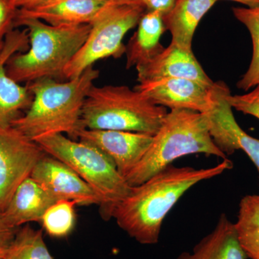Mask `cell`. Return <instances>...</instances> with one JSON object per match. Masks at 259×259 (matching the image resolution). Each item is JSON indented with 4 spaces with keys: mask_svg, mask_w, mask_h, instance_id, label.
<instances>
[{
    "mask_svg": "<svg viewBox=\"0 0 259 259\" xmlns=\"http://www.w3.org/2000/svg\"><path fill=\"white\" fill-rule=\"evenodd\" d=\"M226 158L205 168L169 166L133 187L112 213L117 226L141 244H156L163 221L181 197L194 186L233 168Z\"/></svg>",
    "mask_w": 259,
    "mask_h": 259,
    "instance_id": "6da1fadb",
    "label": "cell"
},
{
    "mask_svg": "<svg viewBox=\"0 0 259 259\" xmlns=\"http://www.w3.org/2000/svg\"><path fill=\"white\" fill-rule=\"evenodd\" d=\"M99 74L98 70L91 66L77 77L64 82L46 78L28 83L31 104L11 125L33 141L55 134L77 139L78 133L83 129V102Z\"/></svg>",
    "mask_w": 259,
    "mask_h": 259,
    "instance_id": "7a4b0ae2",
    "label": "cell"
},
{
    "mask_svg": "<svg viewBox=\"0 0 259 259\" xmlns=\"http://www.w3.org/2000/svg\"><path fill=\"white\" fill-rule=\"evenodd\" d=\"M28 31V50L10 58L7 72L17 82L64 78L65 68L77 54L90 33L91 25H55L34 18L15 20V29Z\"/></svg>",
    "mask_w": 259,
    "mask_h": 259,
    "instance_id": "3957f363",
    "label": "cell"
},
{
    "mask_svg": "<svg viewBox=\"0 0 259 259\" xmlns=\"http://www.w3.org/2000/svg\"><path fill=\"white\" fill-rule=\"evenodd\" d=\"M195 153L228 158L213 141L205 114L189 110H171L153 136L147 152L125 180L132 187L141 185L171 166L175 160Z\"/></svg>",
    "mask_w": 259,
    "mask_h": 259,
    "instance_id": "277c9868",
    "label": "cell"
},
{
    "mask_svg": "<svg viewBox=\"0 0 259 259\" xmlns=\"http://www.w3.org/2000/svg\"><path fill=\"white\" fill-rule=\"evenodd\" d=\"M168 113L127 86L94 85L81 111L83 128L113 130L154 136Z\"/></svg>",
    "mask_w": 259,
    "mask_h": 259,
    "instance_id": "5b68a950",
    "label": "cell"
},
{
    "mask_svg": "<svg viewBox=\"0 0 259 259\" xmlns=\"http://www.w3.org/2000/svg\"><path fill=\"white\" fill-rule=\"evenodd\" d=\"M47 154L64 162L100 196V212L110 220L117 205L133 187L106 155L93 145L75 141L64 134L47 135L34 140Z\"/></svg>",
    "mask_w": 259,
    "mask_h": 259,
    "instance_id": "8992f818",
    "label": "cell"
},
{
    "mask_svg": "<svg viewBox=\"0 0 259 259\" xmlns=\"http://www.w3.org/2000/svg\"><path fill=\"white\" fill-rule=\"evenodd\" d=\"M146 11L136 0H117L109 5L90 25L88 38L65 68L64 79L77 77L97 61L123 55L124 37L137 26Z\"/></svg>",
    "mask_w": 259,
    "mask_h": 259,
    "instance_id": "52a82bcc",
    "label": "cell"
},
{
    "mask_svg": "<svg viewBox=\"0 0 259 259\" xmlns=\"http://www.w3.org/2000/svg\"><path fill=\"white\" fill-rule=\"evenodd\" d=\"M46 153L13 126H0V213Z\"/></svg>",
    "mask_w": 259,
    "mask_h": 259,
    "instance_id": "ba28073f",
    "label": "cell"
},
{
    "mask_svg": "<svg viewBox=\"0 0 259 259\" xmlns=\"http://www.w3.org/2000/svg\"><path fill=\"white\" fill-rule=\"evenodd\" d=\"M230 93L223 81L215 82L212 110L204 113L208 118L209 133L214 144L226 156L237 150L244 151L259 173V139L247 134L236 122L233 108L227 100Z\"/></svg>",
    "mask_w": 259,
    "mask_h": 259,
    "instance_id": "9c48e42d",
    "label": "cell"
},
{
    "mask_svg": "<svg viewBox=\"0 0 259 259\" xmlns=\"http://www.w3.org/2000/svg\"><path fill=\"white\" fill-rule=\"evenodd\" d=\"M214 87L207 88L190 79L161 78L141 81L134 89L155 105L168 107L170 110L207 113L214 104Z\"/></svg>",
    "mask_w": 259,
    "mask_h": 259,
    "instance_id": "30bf717a",
    "label": "cell"
},
{
    "mask_svg": "<svg viewBox=\"0 0 259 259\" xmlns=\"http://www.w3.org/2000/svg\"><path fill=\"white\" fill-rule=\"evenodd\" d=\"M77 139L105 153L125 179L147 152L153 136L129 131L83 128L78 133Z\"/></svg>",
    "mask_w": 259,
    "mask_h": 259,
    "instance_id": "8fae6325",
    "label": "cell"
},
{
    "mask_svg": "<svg viewBox=\"0 0 259 259\" xmlns=\"http://www.w3.org/2000/svg\"><path fill=\"white\" fill-rule=\"evenodd\" d=\"M30 177L57 201H74L78 205L101 204L100 196L72 168L47 153Z\"/></svg>",
    "mask_w": 259,
    "mask_h": 259,
    "instance_id": "7c38bea8",
    "label": "cell"
},
{
    "mask_svg": "<svg viewBox=\"0 0 259 259\" xmlns=\"http://www.w3.org/2000/svg\"><path fill=\"white\" fill-rule=\"evenodd\" d=\"M26 29L15 28L5 37L0 52V126L11 125L21 116L23 110H28L32 95L28 84L23 86L12 79L7 72V64L12 56L23 52L28 47Z\"/></svg>",
    "mask_w": 259,
    "mask_h": 259,
    "instance_id": "4fadbf2b",
    "label": "cell"
},
{
    "mask_svg": "<svg viewBox=\"0 0 259 259\" xmlns=\"http://www.w3.org/2000/svg\"><path fill=\"white\" fill-rule=\"evenodd\" d=\"M136 69L139 82L161 78H178L192 80L209 89L215 83L206 74L192 51L172 44Z\"/></svg>",
    "mask_w": 259,
    "mask_h": 259,
    "instance_id": "5bb4252c",
    "label": "cell"
},
{
    "mask_svg": "<svg viewBox=\"0 0 259 259\" xmlns=\"http://www.w3.org/2000/svg\"><path fill=\"white\" fill-rule=\"evenodd\" d=\"M115 1L51 0L30 9H19L16 20L37 19L55 26L91 25L105 8Z\"/></svg>",
    "mask_w": 259,
    "mask_h": 259,
    "instance_id": "9a60e30c",
    "label": "cell"
},
{
    "mask_svg": "<svg viewBox=\"0 0 259 259\" xmlns=\"http://www.w3.org/2000/svg\"><path fill=\"white\" fill-rule=\"evenodd\" d=\"M56 199L31 177L19 186L2 216L15 228L32 222H40L47 209Z\"/></svg>",
    "mask_w": 259,
    "mask_h": 259,
    "instance_id": "2e32d148",
    "label": "cell"
},
{
    "mask_svg": "<svg viewBox=\"0 0 259 259\" xmlns=\"http://www.w3.org/2000/svg\"><path fill=\"white\" fill-rule=\"evenodd\" d=\"M235 223L226 214L220 216L214 229L194 247L192 253H183L177 259H246Z\"/></svg>",
    "mask_w": 259,
    "mask_h": 259,
    "instance_id": "e0dca14e",
    "label": "cell"
},
{
    "mask_svg": "<svg viewBox=\"0 0 259 259\" xmlns=\"http://www.w3.org/2000/svg\"><path fill=\"white\" fill-rule=\"evenodd\" d=\"M217 0H177L168 14L163 17L165 27L171 32V44L192 51L194 34L206 13Z\"/></svg>",
    "mask_w": 259,
    "mask_h": 259,
    "instance_id": "ac0fdd59",
    "label": "cell"
},
{
    "mask_svg": "<svg viewBox=\"0 0 259 259\" xmlns=\"http://www.w3.org/2000/svg\"><path fill=\"white\" fill-rule=\"evenodd\" d=\"M163 17L158 11H146L138 24L137 31L126 47V68L147 62L164 49L160 39L166 31Z\"/></svg>",
    "mask_w": 259,
    "mask_h": 259,
    "instance_id": "d6986e66",
    "label": "cell"
},
{
    "mask_svg": "<svg viewBox=\"0 0 259 259\" xmlns=\"http://www.w3.org/2000/svg\"><path fill=\"white\" fill-rule=\"evenodd\" d=\"M235 226L248 258L259 259V194L242 198Z\"/></svg>",
    "mask_w": 259,
    "mask_h": 259,
    "instance_id": "ffe728a7",
    "label": "cell"
},
{
    "mask_svg": "<svg viewBox=\"0 0 259 259\" xmlns=\"http://www.w3.org/2000/svg\"><path fill=\"white\" fill-rule=\"evenodd\" d=\"M235 18L244 25L250 32L253 54L249 67L237 83V88L248 91L259 84V6L254 8H232Z\"/></svg>",
    "mask_w": 259,
    "mask_h": 259,
    "instance_id": "44dd1931",
    "label": "cell"
},
{
    "mask_svg": "<svg viewBox=\"0 0 259 259\" xmlns=\"http://www.w3.org/2000/svg\"><path fill=\"white\" fill-rule=\"evenodd\" d=\"M5 259H54L48 248L41 230L29 225L20 227Z\"/></svg>",
    "mask_w": 259,
    "mask_h": 259,
    "instance_id": "7402d4cb",
    "label": "cell"
},
{
    "mask_svg": "<svg viewBox=\"0 0 259 259\" xmlns=\"http://www.w3.org/2000/svg\"><path fill=\"white\" fill-rule=\"evenodd\" d=\"M76 205L74 201L58 200L47 209L40 223L48 235L57 238L69 236L76 222Z\"/></svg>",
    "mask_w": 259,
    "mask_h": 259,
    "instance_id": "603a6c76",
    "label": "cell"
},
{
    "mask_svg": "<svg viewBox=\"0 0 259 259\" xmlns=\"http://www.w3.org/2000/svg\"><path fill=\"white\" fill-rule=\"evenodd\" d=\"M232 108L243 112L245 115H250L259 120V84L253 88L249 93L243 95H232L231 93L227 96Z\"/></svg>",
    "mask_w": 259,
    "mask_h": 259,
    "instance_id": "cb8c5ba5",
    "label": "cell"
},
{
    "mask_svg": "<svg viewBox=\"0 0 259 259\" xmlns=\"http://www.w3.org/2000/svg\"><path fill=\"white\" fill-rule=\"evenodd\" d=\"M18 10L16 0H0V42L14 30Z\"/></svg>",
    "mask_w": 259,
    "mask_h": 259,
    "instance_id": "d4e9b609",
    "label": "cell"
},
{
    "mask_svg": "<svg viewBox=\"0 0 259 259\" xmlns=\"http://www.w3.org/2000/svg\"><path fill=\"white\" fill-rule=\"evenodd\" d=\"M19 228L10 226L0 213V259H5L13 244Z\"/></svg>",
    "mask_w": 259,
    "mask_h": 259,
    "instance_id": "484cf974",
    "label": "cell"
},
{
    "mask_svg": "<svg viewBox=\"0 0 259 259\" xmlns=\"http://www.w3.org/2000/svg\"><path fill=\"white\" fill-rule=\"evenodd\" d=\"M144 5L146 11H158L163 17L171 12L177 0H136Z\"/></svg>",
    "mask_w": 259,
    "mask_h": 259,
    "instance_id": "4316f807",
    "label": "cell"
},
{
    "mask_svg": "<svg viewBox=\"0 0 259 259\" xmlns=\"http://www.w3.org/2000/svg\"><path fill=\"white\" fill-rule=\"evenodd\" d=\"M19 9H30L51 0H16Z\"/></svg>",
    "mask_w": 259,
    "mask_h": 259,
    "instance_id": "83f0119b",
    "label": "cell"
},
{
    "mask_svg": "<svg viewBox=\"0 0 259 259\" xmlns=\"http://www.w3.org/2000/svg\"><path fill=\"white\" fill-rule=\"evenodd\" d=\"M229 1L241 3V4L245 5L248 8H254L259 6V0H229Z\"/></svg>",
    "mask_w": 259,
    "mask_h": 259,
    "instance_id": "f1b7e54d",
    "label": "cell"
},
{
    "mask_svg": "<svg viewBox=\"0 0 259 259\" xmlns=\"http://www.w3.org/2000/svg\"><path fill=\"white\" fill-rule=\"evenodd\" d=\"M3 45H4V41L0 42V52H1L2 49H3Z\"/></svg>",
    "mask_w": 259,
    "mask_h": 259,
    "instance_id": "f546056e",
    "label": "cell"
}]
</instances>
